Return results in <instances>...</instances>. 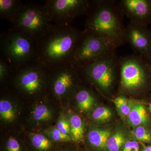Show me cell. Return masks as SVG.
Wrapping results in <instances>:
<instances>
[{"mask_svg": "<svg viewBox=\"0 0 151 151\" xmlns=\"http://www.w3.org/2000/svg\"><path fill=\"white\" fill-rule=\"evenodd\" d=\"M84 33L70 24H52L36 41L37 61L49 70L73 64Z\"/></svg>", "mask_w": 151, "mask_h": 151, "instance_id": "obj_1", "label": "cell"}, {"mask_svg": "<svg viewBox=\"0 0 151 151\" xmlns=\"http://www.w3.org/2000/svg\"><path fill=\"white\" fill-rule=\"evenodd\" d=\"M84 26L87 32L107 39L117 46L126 43L123 18L118 2L113 0L90 1Z\"/></svg>", "mask_w": 151, "mask_h": 151, "instance_id": "obj_2", "label": "cell"}, {"mask_svg": "<svg viewBox=\"0 0 151 151\" xmlns=\"http://www.w3.org/2000/svg\"><path fill=\"white\" fill-rule=\"evenodd\" d=\"M1 57L17 69L37 59L36 41L11 28L0 36Z\"/></svg>", "mask_w": 151, "mask_h": 151, "instance_id": "obj_3", "label": "cell"}, {"mask_svg": "<svg viewBox=\"0 0 151 151\" xmlns=\"http://www.w3.org/2000/svg\"><path fill=\"white\" fill-rule=\"evenodd\" d=\"M120 86L123 91L133 93L147 88L151 76V67L142 56L137 55L119 58Z\"/></svg>", "mask_w": 151, "mask_h": 151, "instance_id": "obj_4", "label": "cell"}, {"mask_svg": "<svg viewBox=\"0 0 151 151\" xmlns=\"http://www.w3.org/2000/svg\"><path fill=\"white\" fill-rule=\"evenodd\" d=\"M51 23L44 5L24 3L12 23V28L36 41L50 27Z\"/></svg>", "mask_w": 151, "mask_h": 151, "instance_id": "obj_5", "label": "cell"}, {"mask_svg": "<svg viewBox=\"0 0 151 151\" xmlns=\"http://www.w3.org/2000/svg\"><path fill=\"white\" fill-rule=\"evenodd\" d=\"M79 67V66H78ZM80 67L81 73L103 92H111L119 72V58L116 50Z\"/></svg>", "mask_w": 151, "mask_h": 151, "instance_id": "obj_6", "label": "cell"}, {"mask_svg": "<svg viewBox=\"0 0 151 151\" xmlns=\"http://www.w3.org/2000/svg\"><path fill=\"white\" fill-rule=\"evenodd\" d=\"M49 70L36 61L18 69L12 76L13 84L18 92L32 96L40 94L47 87Z\"/></svg>", "mask_w": 151, "mask_h": 151, "instance_id": "obj_7", "label": "cell"}, {"mask_svg": "<svg viewBox=\"0 0 151 151\" xmlns=\"http://www.w3.org/2000/svg\"><path fill=\"white\" fill-rule=\"evenodd\" d=\"M84 35L74 56V65L81 67L105 55L116 50L113 42L97 36L84 30Z\"/></svg>", "mask_w": 151, "mask_h": 151, "instance_id": "obj_8", "label": "cell"}, {"mask_svg": "<svg viewBox=\"0 0 151 151\" xmlns=\"http://www.w3.org/2000/svg\"><path fill=\"white\" fill-rule=\"evenodd\" d=\"M43 5L52 22L70 24L76 18L87 15L90 8V1L48 0Z\"/></svg>", "mask_w": 151, "mask_h": 151, "instance_id": "obj_9", "label": "cell"}, {"mask_svg": "<svg viewBox=\"0 0 151 151\" xmlns=\"http://www.w3.org/2000/svg\"><path fill=\"white\" fill-rule=\"evenodd\" d=\"M81 73L80 67L73 64L49 70L47 86L55 97H64L76 89L77 79Z\"/></svg>", "mask_w": 151, "mask_h": 151, "instance_id": "obj_10", "label": "cell"}, {"mask_svg": "<svg viewBox=\"0 0 151 151\" xmlns=\"http://www.w3.org/2000/svg\"><path fill=\"white\" fill-rule=\"evenodd\" d=\"M125 41L138 55L149 62L151 58V27L130 21L126 27Z\"/></svg>", "mask_w": 151, "mask_h": 151, "instance_id": "obj_11", "label": "cell"}, {"mask_svg": "<svg viewBox=\"0 0 151 151\" xmlns=\"http://www.w3.org/2000/svg\"><path fill=\"white\" fill-rule=\"evenodd\" d=\"M118 4L130 21L146 26L151 25V0H122Z\"/></svg>", "mask_w": 151, "mask_h": 151, "instance_id": "obj_12", "label": "cell"}, {"mask_svg": "<svg viewBox=\"0 0 151 151\" xmlns=\"http://www.w3.org/2000/svg\"><path fill=\"white\" fill-rule=\"evenodd\" d=\"M109 130L93 128L87 134V139L89 145L97 151H106V145L111 136Z\"/></svg>", "mask_w": 151, "mask_h": 151, "instance_id": "obj_13", "label": "cell"}, {"mask_svg": "<svg viewBox=\"0 0 151 151\" xmlns=\"http://www.w3.org/2000/svg\"><path fill=\"white\" fill-rule=\"evenodd\" d=\"M127 121L132 127L147 126L149 118L145 105L140 102L132 100V108Z\"/></svg>", "mask_w": 151, "mask_h": 151, "instance_id": "obj_14", "label": "cell"}, {"mask_svg": "<svg viewBox=\"0 0 151 151\" xmlns=\"http://www.w3.org/2000/svg\"><path fill=\"white\" fill-rule=\"evenodd\" d=\"M24 3L19 0H0L1 18L12 23Z\"/></svg>", "mask_w": 151, "mask_h": 151, "instance_id": "obj_15", "label": "cell"}, {"mask_svg": "<svg viewBox=\"0 0 151 151\" xmlns=\"http://www.w3.org/2000/svg\"><path fill=\"white\" fill-rule=\"evenodd\" d=\"M78 108L84 112L90 111L95 103V97L92 91L86 88L78 89L75 94Z\"/></svg>", "mask_w": 151, "mask_h": 151, "instance_id": "obj_16", "label": "cell"}, {"mask_svg": "<svg viewBox=\"0 0 151 151\" xmlns=\"http://www.w3.org/2000/svg\"><path fill=\"white\" fill-rule=\"evenodd\" d=\"M70 126V136L73 141L79 142L84 138L85 126L84 122L80 116L73 114L68 119Z\"/></svg>", "mask_w": 151, "mask_h": 151, "instance_id": "obj_17", "label": "cell"}, {"mask_svg": "<svg viewBox=\"0 0 151 151\" xmlns=\"http://www.w3.org/2000/svg\"><path fill=\"white\" fill-rule=\"evenodd\" d=\"M126 142V135L124 132L121 130H117L108 139L106 151H122Z\"/></svg>", "mask_w": 151, "mask_h": 151, "instance_id": "obj_18", "label": "cell"}, {"mask_svg": "<svg viewBox=\"0 0 151 151\" xmlns=\"http://www.w3.org/2000/svg\"><path fill=\"white\" fill-rule=\"evenodd\" d=\"M31 141L33 147L37 151H50L53 148L52 141L42 134L33 135Z\"/></svg>", "mask_w": 151, "mask_h": 151, "instance_id": "obj_19", "label": "cell"}, {"mask_svg": "<svg viewBox=\"0 0 151 151\" xmlns=\"http://www.w3.org/2000/svg\"><path fill=\"white\" fill-rule=\"evenodd\" d=\"M132 100L124 95H120L113 100L119 115L123 119H128L132 108Z\"/></svg>", "mask_w": 151, "mask_h": 151, "instance_id": "obj_20", "label": "cell"}, {"mask_svg": "<svg viewBox=\"0 0 151 151\" xmlns=\"http://www.w3.org/2000/svg\"><path fill=\"white\" fill-rule=\"evenodd\" d=\"M0 116L3 121L9 123L12 122L15 119V109L9 100H2L0 101Z\"/></svg>", "mask_w": 151, "mask_h": 151, "instance_id": "obj_21", "label": "cell"}, {"mask_svg": "<svg viewBox=\"0 0 151 151\" xmlns=\"http://www.w3.org/2000/svg\"><path fill=\"white\" fill-rule=\"evenodd\" d=\"M53 116L52 111L46 105L40 104L33 111V118L37 122H46L49 121Z\"/></svg>", "mask_w": 151, "mask_h": 151, "instance_id": "obj_22", "label": "cell"}, {"mask_svg": "<svg viewBox=\"0 0 151 151\" xmlns=\"http://www.w3.org/2000/svg\"><path fill=\"white\" fill-rule=\"evenodd\" d=\"M92 117L98 123H105L110 121L112 117V113L109 108L105 107H99L95 108L92 112Z\"/></svg>", "mask_w": 151, "mask_h": 151, "instance_id": "obj_23", "label": "cell"}, {"mask_svg": "<svg viewBox=\"0 0 151 151\" xmlns=\"http://www.w3.org/2000/svg\"><path fill=\"white\" fill-rule=\"evenodd\" d=\"M45 134L52 142H69L72 140L70 136L63 134L56 127L46 130Z\"/></svg>", "mask_w": 151, "mask_h": 151, "instance_id": "obj_24", "label": "cell"}, {"mask_svg": "<svg viewBox=\"0 0 151 151\" xmlns=\"http://www.w3.org/2000/svg\"><path fill=\"white\" fill-rule=\"evenodd\" d=\"M133 134L135 139L139 142L146 143L151 142V133L144 126L135 127Z\"/></svg>", "mask_w": 151, "mask_h": 151, "instance_id": "obj_25", "label": "cell"}, {"mask_svg": "<svg viewBox=\"0 0 151 151\" xmlns=\"http://www.w3.org/2000/svg\"><path fill=\"white\" fill-rule=\"evenodd\" d=\"M14 69L7 61L2 57L0 58V78L1 81H4L9 75L14 73Z\"/></svg>", "mask_w": 151, "mask_h": 151, "instance_id": "obj_26", "label": "cell"}, {"mask_svg": "<svg viewBox=\"0 0 151 151\" xmlns=\"http://www.w3.org/2000/svg\"><path fill=\"white\" fill-rule=\"evenodd\" d=\"M56 127L63 134L71 137L69 121L63 114H61L60 117L57 123Z\"/></svg>", "mask_w": 151, "mask_h": 151, "instance_id": "obj_27", "label": "cell"}, {"mask_svg": "<svg viewBox=\"0 0 151 151\" xmlns=\"http://www.w3.org/2000/svg\"><path fill=\"white\" fill-rule=\"evenodd\" d=\"M4 151H23V149L17 140L13 137H10L6 142Z\"/></svg>", "mask_w": 151, "mask_h": 151, "instance_id": "obj_28", "label": "cell"}, {"mask_svg": "<svg viewBox=\"0 0 151 151\" xmlns=\"http://www.w3.org/2000/svg\"><path fill=\"white\" fill-rule=\"evenodd\" d=\"M139 143L135 141H128L124 144L122 151H139Z\"/></svg>", "mask_w": 151, "mask_h": 151, "instance_id": "obj_29", "label": "cell"}, {"mask_svg": "<svg viewBox=\"0 0 151 151\" xmlns=\"http://www.w3.org/2000/svg\"><path fill=\"white\" fill-rule=\"evenodd\" d=\"M142 151H151V146H146Z\"/></svg>", "mask_w": 151, "mask_h": 151, "instance_id": "obj_30", "label": "cell"}, {"mask_svg": "<svg viewBox=\"0 0 151 151\" xmlns=\"http://www.w3.org/2000/svg\"><path fill=\"white\" fill-rule=\"evenodd\" d=\"M149 111H150V113H151V103L149 108Z\"/></svg>", "mask_w": 151, "mask_h": 151, "instance_id": "obj_31", "label": "cell"}, {"mask_svg": "<svg viewBox=\"0 0 151 151\" xmlns=\"http://www.w3.org/2000/svg\"><path fill=\"white\" fill-rule=\"evenodd\" d=\"M148 63L149 65H150V66L151 67V58L150 59V60H149V62Z\"/></svg>", "mask_w": 151, "mask_h": 151, "instance_id": "obj_32", "label": "cell"}, {"mask_svg": "<svg viewBox=\"0 0 151 151\" xmlns=\"http://www.w3.org/2000/svg\"><path fill=\"white\" fill-rule=\"evenodd\" d=\"M61 151H70L68 150H65Z\"/></svg>", "mask_w": 151, "mask_h": 151, "instance_id": "obj_33", "label": "cell"}, {"mask_svg": "<svg viewBox=\"0 0 151 151\" xmlns=\"http://www.w3.org/2000/svg\"></svg>", "mask_w": 151, "mask_h": 151, "instance_id": "obj_34", "label": "cell"}]
</instances>
